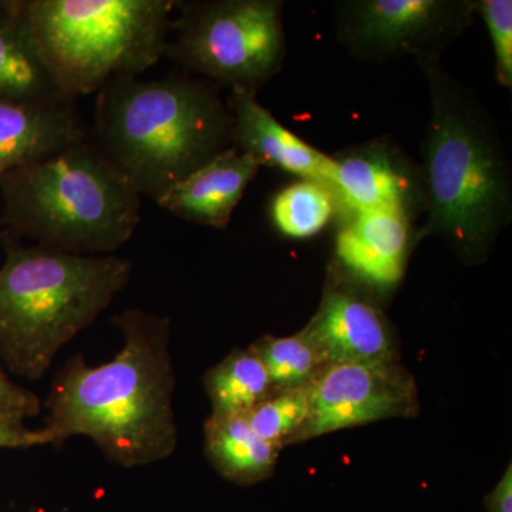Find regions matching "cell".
Returning a JSON list of instances; mask_svg holds the SVG:
<instances>
[{
  "label": "cell",
  "instance_id": "6da1fadb",
  "mask_svg": "<svg viewBox=\"0 0 512 512\" xmlns=\"http://www.w3.org/2000/svg\"><path fill=\"white\" fill-rule=\"evenodd\" d=\"M113 325L123 336L120 352L99 366L70 357L47 393L42 429L56 448L87 437L116 466L160 463L178 444L170 319L130 308Z\"/></svg>",
  "mask_w": 512,
  "mask_h": 512
},
{
  "label": "cell",
  "instance_id": "7a4b0ae2",
  "mask_svg": "<svg viewBox=\"0 0 512 512\" xmlns=\"http://www.w3.org/2000/svg\"><path fill=\"white\" fill-rule=\"evenodd\" d=\"M430 96L420 165V239L439 237L463 261H483L512 217L511 165L484 104L440 66L419 63Z\"/></svg>",
  "mask_w": 512,
  "mask_h": 512
},
{
  "label": "cell",
  "instance_id": "3957f363",
  "mask_svg": "<svg viewBox=\"0 0 512 512\" xmlns=\"http://www.w3.org/2000/svg\"><path fill=\"white\" fill-rule=\"evenodd\" d=\"M96 134L101 153L156 201L234 146V120L207 80L120 76L99 92Z\"/></svg>",
  "mask_w": 512,
  "mask_h": 512
},
{
  "label": "cell",
  "instance_id": "277c9868",
  "mask_svg": "<svg viewBox=\"0 0 512 512\" xmlns=\"http://www.w3.org/2000/svg\"><path fill=\"white\" fill-rule=\"evenodd\" d=\"M0 266V356L10 372L40 380L57 353L92 326L128 284L133 264L6 238Z\"/></svg>",
  "mask_w": 512,
  "mask_h": 512
},
{
  "label": "cell",
  "instance_id": "5b68a950",
  "mask_svg": "<svg viewBox=\"0 0 512 512\" xmlns=\"http://www.w3.org/2000/svg\"><path fill=\"white\" fill-rule=\"evenodd\" d=\"M0 188L10 234L56 251L109 255L141 220L136 184L84 141L20 168Z\"/></svg>",
  "mask_w": 512,
  "mask_h": 512
},
{
  "label": "cell",
  "instance_id": "8992f818",
  "mask_svg": "<svg viewBox=\"0 0 512 512\" xmlns=\"http://www.w3.org/2000/svg\"><path fill=\"white\" fill-rule=\"evenodd\" d=\"M13 9L64 99L99 93L164 56L177 0H26Z\"/></svg>",
  "mask_w": 512,
  "mask_h": 512
},
{
  "label": "cell",
  "instance_id": "52a82bcc",
  "mask_svg": "<svg viewBox=\"0 0 512 512\" xmlns=\"http://www.w3.org/2000/svg\"><path fill=\"white\" fill-rule=\"evenodd\" d=\"M164 56L217 87L258 92L281 70L285 30L278 0L178 2Z\"/></svg>",
  "mask_w": 512,
  "mask_h": 512
},
{
  "label": "cell",
  "instance_id": "ba28073f",
  "mask_svg": "<svg viewBox=\"0 0 512 512\" xmlns=\"http://www.w3.org/2000/svg\"><path fill=\"white\" fill-rule=\"evenodd\" d=\"M474 12L476 2L468 0H349L336 6V32L366 62H430L471 25Z\"/></svg>",
  "mask_w": 512,
  "mask_h": 512
},
{
  "label": "cell",
  "instance_id": "9c48e42d",
  "mask_svg": "<svg viewBox=\"0 0 512 512\" xmlns=\"http://www.w3.org/2000/svg\"><path fill=\"white\" fill-rule=\"evenodd\" d=\"M309 393V416L298 441L419 413L416 380L399 360L323 367Z\"/></svg>",
  "mask_w": 512,
  "mask_h": 512
},
{
  "label": "cell",
  "instance_id": "30bf717a",
  "mask_svg": "<svg viewBox=\"0 0 512 512\" xmlns=\"http://www.w3.org/2000/svg\"><path fill=\"white\" fill-rule=\"evenodd\" d=\"M330 190L353 214L392 211L412 218L423 211L420 167L416 168L393 144L372 141L333 157Z\"/></svg>",
  "mask_w": 512,
  "mask_h": 512
},
{
  "label": "cell",
  "instance_id": "8fae6325",
  "mask_svg": "<svg viewBox=\"0 0 512 512\" xmlns=\"http://www.w3.org/2000/svg\"><path fill=\"white\" fill-rule=\"evenodd\" d=\"M301 332L325 367L396 359L392 329L383 313L345 285L326 289Z\"/></svg>",
  "mask_w": 512,
  "mask_h": 512
},
{
  "label": "cell",
  "instance_id": "7c38bea8",
  "mask_svg": "<svg viewBox=\"0 0 512 512\" xmlns=\"http://www.w3.org/2000/svg\"><path fill=\"white\" fill-rule=\"evenodd\" d=\"M259 168L254 158L232 146L168 188L156 202L181 220L222 229Z\"/></svg>",
  "mask_w": 512,
  "mask_h": 512
},
{
  "label": "cell",
  "instance_id": "4fadbf2b",
  "mask_svg": "<svg viewBox=\"0 0 512 512\" xmlns=\"http://www.w3.org/2000/svg\"><path fill=\"white\" fill-rule=\"evenodd\" d=\"M72 101L29 103L0 99V184L20 168L83 143Z\"/></svg>",
  "mask_w": 512,
  "mask_h": 512
},
{
  "label": "cell",
  "instance_id": "5bb4252c",
  "mask_svg": "<svg viewBox=\"0 0 512 512\" xmlns=\"http://www.w3.org/2000/svg\"><path fill=\"white\" fill-rule=\"evenodd\" d=\"M227 106L234 120V146L249 154L259 165L281 168L303 180L318 181L329 187L333 157L309 146L302 138L279 123L256 100V93L231 90Z\"/></svg>",
  "mask_w": 512,
  "mask_h": 512
},
{
  "label": "cell",
  "instance_id": "9a60e30c",
  "mask_svg": "<svg viewBox=\"0 0 512 512\" xmlns=\"http://www.w3.org/2000/svg\"><path fill=\"white\" fill-rule=\"evenodd\" d=\"M410 220L392 211L359 212L340 229L336 256L350 275L376 291L402 281L412 245Z\"/></svg>",
  "mask_w": 512,
  "mask_h": 512
},
{
  "label": "cell",
  "instance_id": "2e32d148",
  "mask_svg": "<svg viewBox=\"0 0 512 512\" xmlns=\"http://www.w3.org/2000/svg\"><path fill=\"white\" fill-rule=\"evenodd\" d=\"M204 437L205 454L225 480L248 487L274 474L281 450L261 439L247 416H210Z\"/></svg>",
  "mask_w": 512,
  "mask_h": 512
},
{
  "label": "cell",
  "instance_id": "e0dca14e",
  "mask_svg": "<svg viewBox=\"0 0 512 512\" xmlns=\"http://www.w3.org/2000/svg\"><path fill=\"white\" fill-rule=\"evenodd\" d=\"M0 99L59 103L64 99L33 49L12 2L0 12Z\"/></svg>",
  "mask_w": 512,
  "mask_h": 512
},
{
  "label": "cell",
  "instance_id": "ac0fdd59",
  "mask_svg": "<svg viewBox=\"0 0 512 512\" xmlns=\"http://www.w3.org/2000/svg\"><path fill=\"white\" fill-rule=\"evenodd\" d=\"M211 416H247L275 392L264 363L252 348L234 349L204 376Z\"/></svg>",
  "mask_w": 512,
  "mask_h": 512
},
{
  "label": "cell",
  "instance_id": "d6986e66",
  "mask_svg": "<svg viewBox=\"0 0 512 512\" xmlns=\"http://www.w3.org/2000/svg\"><path fill=\"white\" fill-rule=\"evenodd\" d=\"M335 212L333 192L326 184L302 180L284 188L272 201L271 217L281 234L309 238L319 234Z\"/></svg>",
  "mask_w": 512,
  "mask_h": 512
},
{
  "label": "cell",
  "instance_id": "ffe728a7",
  "mask_svg": "<svg viewBox=\"0 0 512 512\" xmlns=\"http://www.w3.org/2000/svg\"><path fill=\"white\" fill-rule=\"evenodd\" d=\"M264 363L275 392L308 389L323 363L302 332L293 336H262L251 346Z\"/></svg>",
  "mask_w": 512,
  "mask_h": 512
},
{
  "label": "cell",
  "instance_id": "44dd1931",
  "mask_svg": "<svg viewBox=\"0 0 512 512\" xmlns=\"http://www.w3.org/2000/svg\"><path fill=\"white\" fill-rule=\"evenodd\" d=\"M309 407L308 389L282 390L266 397L247 414V419L261 439L282 450L298 441Z\"/></svg>",
  "mask_w": 512,
  "mask_h": 512
},
{
  "label": "cell",
  "instance_id": "7402d4cb",
  "mask_svg": "<svg viewBox=\"0 0 512 512\" xmlns=\"http://www.w3.org/2000/svg\"><path fill=\"white\" fill-rule=\"evenodd\" d=\"M476 12L483 16L495 59V74L501 86L512 87V2L511 0H480Z\"/></svg>",
  "mask_w": 512,
  "mask_h": 512
},
{
  "label": "cell",
  "instance_id": "603a6c76",
  "mask_svg": "<svg viewBox=\"0 0 512 512\" xmlns=\"http://www.w3.org/2000/svg\"><path fill=\"white\" fill-rule=\"evenodd\" d=\"M42 412L39 397L25 387L19 386L9 379L0 369V416L30 419Z\"/></svg>",
  "mask_w": 512,
  "mask_h": 512
},
{
  "label": "cell",
  "instance_id": "cb8c5ba5",
  "mask_svg": "<svg viewBox=\"0 0 512 512\" xmlns=\"http://www.w3.org/2000/svg\"><path fill=\"white\" fill-rule=\"evenodd\" d=\"M42 446H50V437L45 430H32L26 426L25 420L0 416V450Z\"/></svg>",
  "mask_w": 512,
  "mask_h": 512
},
{
  "label": "cell",
  "instance_id": "d4e9b609",
  "mask_svg": "<svg viewBox=\"0 0 512 512\" xmlns=\"http://www.w3.org/2000/svg\"><path fill=\"white\" fill-rule=\"evenodd\" d=\"M488 512H512V466H508L500 483L485 497Z\"/></svg>",
  "mask_w": 512,
  "mask_h": 512
}]
</instances>
